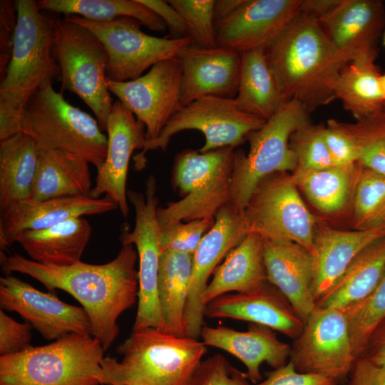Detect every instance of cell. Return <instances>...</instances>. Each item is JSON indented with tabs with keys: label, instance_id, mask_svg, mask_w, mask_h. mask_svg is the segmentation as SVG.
Segmentation results:
<instances>
[{
	"label": "cell",
	"instance_id": "6da1fadb",
	"mask_svg": "<svg viewBox=\"0 0 385 385\" xmlns=\"http://www.w3.org/2000/svg\"><path fill=\"white\" fill-rule=\"evenodd\" d=\"M121 244L116 257L102 265L80 261L60 267L41 264L17 253L6 256L1 251V269L4 274H27L52 292L61 289L71 294L87 312L93 337L107 350L118 335V317L137 302L138 296L137 250L133 245Z\"/></svg>",
	"mask_w": 385,
	"mask_h": 385
},
{
	"label": "cell",
	"instance_id": "7a4b0ae2",
	"mask_svg": "<svg viewBox=\"0 0 385 385\" xmlns=\"http://www.w3.org/2000/svg\"><path fill=\"white\" fill-rule=\"evenodd\" d=\"M265 53L287 99L298 101L309 113L335 99L336 83L346 63L317 19L299 12Z\"/></svg>",
	"mask_w": 385,
	"mask_h": 385
},
{
	"label": "cell",
	"instance_id": "3957f363",
	"mask_svg": "<svg viewBox=\"0 0 385 385\" xmlns=\"http://www.w3.org/2000/svg\"><path fill=\"white\" fill-rule=\"evenodd\" d=\"M17 25L10 62L0 83V140L20 131L24 111L46 81L60 74L53 54V19L37 1L16 0Z\"/></svg>",
	"mask_w": 385,
	"mask_h": 385
},
{
	"label": "cell",
	"instance_id": "277c9868",
	"mask_svg": "<svg viewBox=\"0 0 385 385\" xmlns=\"http://www.w3.org/2000/svg\"><path fill=\"white\" fill-rule=\"evenodd\" d=\"M206 346L156 328L133 331L116 349L121 361L104 358L105 384L190 385Z\"/></svg>",
	"mask_w": 385,
	"mask_h": 385
},
{
	"label": "cell",
	"instance_id": "5b68a950",
	"mask_svg": "<svg viewBox=\"0 0 385 385\" xmlns=\"http://www.w3.org/2000/svg\"><path fill=\"white\" fill-rule=\"evenodd\" d=\"M105 349L91 335L71 334L0 356V385H103Z\"/></svg>",
	"mask_w": 385,
	"mask_h": 385
},
{
	"label": "cell",
	"instance_id": "8992f818",
	"mask_svg": "<svg viewBox=\"0 0 385 385\" xmlns=\"http://www.w3.org/2000/svg\"><path fill=\"white\" fill-rule=\"evenodd\" d=\"M235 148L206 153L186 149L175 158L173 185L183 198L157 210L160 229L178 222L214 219L231 202Z\"/></svg>",
	"mask_w": 385,
	"mask_h": 385
},
{
	"label": "cell",
	"instance_id": "52a82bcc",
	"mask_svg": "<svg viewBox=\"0 0 385 385\" xmlns=\"http://www.w3.org/2000/svg\"><path fill=\"white\" fill-rule=\"evenodd\" d=\"M20 131L31 136L41 149L76 153L100 168L105 162L108 138L98 120L70 104L52 81L42 84L27 103Z\"/></svg>",
	"mask_w": 385,
	"mask_h": 385
},
{
	"label": "cell",
	"instance_id": "ba28073f",
	"mask_svg": "<svg viewBox=\"0 0 385 385\" xmlns=\"http://www.w3.org/2000/svg\"><path fill=\"white\" fill-rule=\"evenodd\" d=\"M311 123L309 112L298 101H284L262 128L250 133V150H235L231 204L242 212L260 182L277 173L293 172L297 160L289 146L292 134Z\"/></svg>",
	"mask_w": 385,
	"mask_h": 385
},
{
	"label": "cell",
	"instance_id": "9c48e42d",
	"mask_svg": "<svg viewBox=\"0 0 385 385\" xmlns=\"http://www.w3.org/2000/svg\"><path fill=\"white\" fill-rule=\"evenodd\" d=\"M53 54L62 90L77 95L106 131L114 102L106 83L108 56L103 43L86 27L65 17L54 19Z\"/></svg>",
	"mask_w": 385,
	"mask_h": 385
},
{
	"label": "cell",
	"instance_id": "30bf717a",
	"mask_svg": "<svg viewBox=\"0 0 385 385\" xmlns=\"http://www.w3.org/2000/svg\"><path fill=\"white\" fill-rule=\"evenodd\" d=\"M288 173H277L262 180L252 194L242 215L248 230L264 240L291 241L314 257L317 224Z\"/></svg>",
	"mask_w": 385,
	"mask_h": 385
},
{
	"label": "cell",
	"instance_id": "8fae6325",
	"mask_svg": "<svg viewBox=\"0 0 385 385\" xmlns=\"http://www.w3.org/2000/svg\"><path fill=\"white\" fill-rule=\"evenodd\" d=\"M65 18L90 30L103 43L108 56L106 78L117 82L131 81L155 63L176 58L180 51L193 43L190 36L157 37L140 29L135 19L120 17L95 21L78 15Z\"/></svg>",
	"mask_w": 385,
	"mask_h": 385
},
{
	"label": "cell",
	"instance_id": "7c38bea8",
	"mask_svg": "<svg viewBox=\"0 0 385 385\" xmlns=\"http://www.w3.org/2000/svg\"><path fill=\"white\" fill-rule=\"evenodd\" d=\"M266 121L241 111L235 98L205 96L183 106L167 123L158 138L146 141L144 148L135 157L136 169L145 167V155L148 150H165L171 138L185 130H197L205 138L204 145L199 150L206 153L224 147L237 146L243 143L247 135L257 130Z\"/></svg>",
	"mask_w": 385,
	"mask_h": 385
},
{
	"label": "cell",
	"instance_id": "4fadbf2b",
	"mask_svg": "<svg viewBox=\"0 0 385 385\" xmlns=\"http://www.w3.org/2000/svg\"><path fill=\"white\" fill-rule=\"evenodd\" d=\"M127 196L135 210V226L132 231L123 230L120 240L121 243L135 245L139 262L138 309L133 331L153 327L169 332L158 295L161 250L155 177L151 175L146 180L145 194L129 190Z\"/></svg>",
	"mask_w": 385,
	"mask_h": 385
},
{
	"label": "cell",
	"instance_id": "5bb4252c",
	"mask_svg": "<svg viewBox=\"0 0 385 385\" xmlns=\"http://www.w3.org/2000/svg\"><path fill=\"white\" fill-rule=\"evenodd\" d=\"M356 358L342 309L317 307L293 340L289 361L301 373L319 374L346 382Z\"/></svg>",
	"mask_w": 385,
	"mask_h": 385
},
{
	"label": "cell",
	"instance_id": "9a60e30c",
	"mask_svg": "<svg viewBox=\"0 0 385 385\" xmlns=\"http://www.w3.org/2000/svg\"><path fill=\"white\" fill-rule=\"evenodd\" d=\"M182 78L176 57L155 63L136 79L117 82L106 78V83L111 93L144 124L146 141H151L182 108Z\"/></svg>",
	"mask_w": 385,
	"mask_h": 385
},
{
	"label": "cell",
	"instance_id": "2e32d148",
	"mask_svg": "<svg viewBox=\"0 0 385 385\" xmlns=\"http://www.w3.org/2000/svg\"><path fill=\"white\" fill-rule=\"evenodd\" d=\"M248 230L242 215L231 202L215 216V223L192 254V272L184 315L185 336L198 339L204 326L202 294L220 262L237 246Z\"/></svg>",
	"mask_w": 385,
	"mask_h": 385
},
{
	"label": "cell",
	"instance_id": "e0dca14e",
	"mask_svg": "<svg viewBox=\"0 0 385 385\" xmlns=\"http://www.w3.org/2000/svg\"><path fill=\"white\" fill-rule=\"evenodd\" d=\"M0 306L19 314L48 341L71 334L93 336L90 318L83 307L41 292L11 274L0 278Z\"/></svg>",
	"mask_w": 385,
	"mask_h": 385
},
{
	"label": "cell",
	"instance_id": "ac0fdd59",
	"mask_svg": "<svg viewBox=\"0 0 385 385\" xmlns=\"http://www.w3.org/2000/svg\"><path fill=\"white\" fill-rule=\"evenodd\" d=\"M319 22L333 48L346 64L376 61L385 25V7L379 0H339Z\"/></svg>",
	"mask_w": 385,
	"mask_h": 385
},
{
	"label": "cell",
	"instance_id": "d6986e66",
	"mask_svg": "<svg viewBox=\"0 0 385 385\" xmlns=\"http://www.w3.org/2000/svg\"><path fill=\"white\" fill-rule=\"evenodd\" d=\"M106 132L107 154L97 170L95 186L90 197L100 198L105 194L119 208L122 215L129 213L126 182L130 160L135 150H143L146 142L145 127L118 100L109 114Z\"/></svg>",
	"mask_w": 385,
	"mask_h": 385
},
{
	"label": "cell",
	"instance_id": "ffe728a7",
	"mask_svg": "<svg viewBox=\"0 0 385 385\" xmlns=\"http://www.w3.org/2000/svg\"><path fill=\"white\" fill-rule=\"evenodd\" d=\"M301 0H245L215 24L217 45L240 53L272 43L300 12Z\"/></svg>",
	"mask_w": 385,
	"mask_h": 385
},
{
	"label": "cell",
	"instance_id": "44dd1931",
	"mask_svg": "<svg viewBox=\"0 0 385 385\" xmlns=\"http://www.w3.org/2000/svg\"><path fill=\"white\" fill-rule=\"evenodd\" d=\"M205 317L250 322L278 331L293 340L301 334L305 324L288 299L269 282L250 292L215 298L206 305Z\"/></svg>",
	"mask_w": 385,
	"mask_h": 385
},
{
	"label": "cell",
	"instance_id": "7402d4cb",
	"mask_svg": "<svg viewBox=\"0 0 385 385\" xmlns=\"http://www.w3.org/2000/svg\"><path fill=\"white\" fill-rule=\"evenodd\" d=\"M177 57L183 71L182 107L205 96L235 98L240 76V52L192 43L183 48Z\"/></svg>",
	"mask_w": 385,
	"mask_h": 385
},
{
	"label": "cell",
	"instance_id": "603a6c76",
	"mask_svg": "<svg viewBox=\"0 0 385 385\" xmlns=\"http://www.w3.org/2000/svg\"><path fill=\"white\" fill-rule=\"evenodd\" d=\"M117 208L106 196L93 198L76 195L20 201L1 212V251L7 250L22 232L45 229L73 217L101 215Z\"/></svg>",
	"mask_w": 385,
	"mask_h": 385
},
{
	"label": "cell",
	"instance_id": "cb8c5ba5",
	"mask_svg": "<svg viewBox=\"0 0 385 385\" xmlns=\"http://www.w3.org/2000/svg\"><path fill=\"white\" fill-rule=\"evenodd\" d=\"M262 242L268 282L282 292L305 323L317 307L311 289L313 255L291 241L262 239Z\"/></svg>",
	"mask_w": 385,
	"mask_h": 385
},
{
	"label": "cell",
	"instance_id": "d4e9b609",
	"mask_svg": "<svg viewBox=\"0 0 385 385\" xmlns=\"http://www.w3.org/2000/svg\"><path fill=\"white\" fill-rule=\"evenodd\" d=\"M200 337L205 346L220 349L240 359L247 369L249 381H262L260 366L266 362L273 369L287 363L291 346L279 340L272 329L251 324L247 331H237L225 326H203Z\"/></svg>",
	"mask_w": 385,
	"mask_h": 385
},
{
	"label": "cell",
	"instance_id": "484cf974",
	"mask_svg": "<svg viewBox=\"0 0 385 385\" xmlns=\"http://www.w3.org/2000/svg\"><path fill=\"white\" fill-rule=\"evenodd\" d=\"M385 236V223L366 230L334 229L317 224L314 236V273L312 292L317 302L365 247Z\"/></svg>",
	"mask_w": 385,
	"mask_h": 385
},
{
	"label": "cell",
	"instance_id": "4316f807",
	"mask_svg": "<svg viewBox=\"0 0 385 385\" xmlns=\"http://www.w3.org/2000/svg\"><path fill=\"white\" fill-rule=\"evenodd\" d=\"M212 275L202 297L205 307L221 295L250 292L268 282L262 237L248 233L227 255Z\"/></svg>",
	"mask_w": 385,
	"mask_h": 385
},
{
	"label": "cell",
	"instance_id": "83f0119b",
	"mask_svg": "<svg viewBox=\"0 0 385 385\" xmlns=\"http://www.w3.org/2000/svg\"><path fill=\"white\" fill-rule=\"evenodd\" d=\"M91 232L86 219L73 217L45 229L22 232L15 242L32 260L64 267L81 261Z\"/></svg>",
	"mask_w": 385,
	"mask_h": 385
},
{
	"label": "cell",
	"instance_id": "f1b7e54d",
	"mask_svg": "<svg viewBox=\"0 0 385 385\" xmlns=\"http://www.w3.org/2000/svg\"><path fill=\"white\" fill-rule=\"evenodd\" d=\"M89 163L73 153L40 148L30 198L45 200L64 196H90L92 180Z\"/></svg>",
	"mask_w": 385,
	"mask_h": 385
},
{
	"label": "cell",
	"instance_id": "f546056e",
	"mask_svg": "<svg viewBox=\"0 0 385 385\" xmlns=\"http://www.w3.org/2000/svg\"><path fill=\"white\" fill-rule=\"evenodd\" d=\"M287 100L267 61L265 48L242 52L239 87L235 98L237 107L267 121Z\"/></svg>",
	"mask_w": 385,
	"mask_h": 385
},
{
	"label": "cell",
	"instance_id": "4dcf8cb0",
	"mask_svg": "<svg viewBox=\"0 0 385 385\" xmlns=\"http://www.w3.org/2000/svg\"><path fill=\"white\" fill-rule=\"evenodd\" d=\"M39 150L23 132L0 140V212L31 197Z\"/></svg>",
	"mask_w": 385,
	"mask_h": 385
},
{
	"label": "cell",
	"instance_id": "1f68e13d",
	"mask_svg": "<svg viewBox=\"0 0 385 385\" xmlns=\"http://www.w3.org/2000/svg\"><path fill=\"white\" fill-rule=\"evenodd\" d=\"M385 272V236L365 247L317 302L319 307H345L368 295Z\"/></svg>",
	"mask_w": 385,
	"mask_h": 385
},
{
	"label": "cell",
	"instance_id": "d6a6232c",
	"mask_svg": "<svg viewBox=\"0 0 385 385\" xmlns=\"http://www.w3.org/2000/svg\"><path fill=\"white\" fill-rule=\"evenodd\" d=\"M192 255L162 251L160 257L158 295L169 332L185 336L184 315L192 272Z\"/></svg>",
	"mask_w": 385,
	"mask_h": 385
},
{
	"label": "cell",
	"instance_id": "836d02e7",
	"mask_svg": "<svg viewBox=\"0 0 385 385\" xmlns=\"http://www.w3.org/2000/svg\"><path fill=\"white\" fill-rule=\"evenodd\" d=\"M381 74L374 61H351L342 69L334 89L335 98L356 120L364 119L384 106Z\"/></svg>",
	"mask_w": 385,
	"mask_h": 385
},
{
	"label": "cell",
	"instance_id": "e575fe53",
	"mask_svg": "<svg viewBox=\"0 0 385 385\" xmlns=\"http://www.w3.org/2000/svg\"><path fill=\"white\" fill-rule=\"evenodd\" d=\"M358 163L346 166L294 171L292 179L309 201L323 213L333 214L344 210L351 198Z\"/></svg>",
	"mask_w": 385,
	"mask_h": 385
},
{
	"label": "cell",
	"instance_id": "d590c367",
	"mask_svg": "<svg viewBox=\"0 0 385 385\" xmlns=\"http://www.w3.org/2000/svg\"><path fill=\"white\" fill-rule=\"evenodd\" d=\"M39 9L66 15H78L95 21H108L120 17L139 21L150 30L165 32V22L140 0H39Z\"/></svg>",
	"mask_w": 385,
	"mask_h": 385
},
{
	"label": "cell",
	"instance_id": "8d00e7d4",
	"mask_svg": "<svg viewBox=\"0 0 385 385\" xmlns=\"http://www.w3.org/2000/svg\"><path fill=\"white\" fill-rule=\"evenodd\" d=\"M351 198L354 230L370 229L385 223V175L358 163Z\"/></svg>",
	"mask_w": 385,
	"mask_h": 385
},
{
	"label": "cell",
	"instance_id": "74e56055",
	"mask_svg": "<svg viewBox=\"0 0 385 385\" xmlns=\"http://www.w3.org/2000/svg\"><path fill=\"white\" fill-rule=\"evenodd\" d=\"M328 122L353 141L359 164L385 175V106L376 113L354 123L334 119Z\"/></svg>",
	"mask_w": 385,
	"mask_h": 385
},
{
	"label": "cell",
	"instance_id": "f35d334b",
	"mask_svg": "<svg viewBox=\"0 0 385 385\" xmlns=\"http://www.w3.org/2000/svg\"><path fill=\"white\" fill-rule=\"evenodd\" d=\"M342 309L357 359L364 356L372 333L385 319V272L368 295Z\"/></svg>",
	"mask_w": 385,
	"mask_h": 385
},
{
	"label": "cell",
	"instance_id": "ab89813d",
	"mask_svg": "<svg viewBox=\"0 0 385 385\" xmlns=\"http://www.w3.org/2000/svg\"><path fill=\"white\" fill-rule=\"evenodd\" d=\"M324 128L323 125L309 123L292 134L289 146L297 160L294 171L318 170L334 166L324 140Z\"/></svg>",
	"mask_w": 385,
	"mask_h": 385
},
{
	"label": "cell",
	"instance_id": "60d3db41",
	"mask_svg": "<svg viewBox=\"0 0 385 385\" xmlns=\"http://www.w3.org/2000/svg\"><path fill=\"white\" fill-rule=\"evenodd\" d=\"M215 0H169L185 21L193 44L205 47L217 46L214 18Z\"/></svg>",
	"mask_w": 385,
	"mask_h": 385
},
{
	"label": "cell",
	"instance_id": "b9f144b4",
	"mask_svg": "<svg viewBox=\"0 0 385 385\" xmlns=\"http://www.w3.org/2000/svg\"><path fill=\"white\" fill-rule=\"evenodd\" d=\"M215 223L214 219L178 222L160 229V250L192 255L204 235Z\"/></svg>",
	"mask_w": 385,
	"mask_h": 385
},
{
	"label": "cell",
	"instance_id": "7bdbcfd3",
	"mask_svg": "<svg viewBox=\"0 0 385 385\" xmlns=\"http://www.w3.org/2000/svg\"><path fill=\"white\" fill-rule=\"evenodd\" d=\"M190 385H250L246 373L233 366L220 354L204 361L197 367Z\"/></svg>",
	"mask_w": 385,
	"mask_h": 385
},
{
	"label": "cell",
	"instance_id": "ee69618b",
	"mask_svg": "<svg viewBox=\"0 0 385 385\" xmlns=\"http://www.w3.org/2000/svg\"><path fill=\"white\" fill-rule=\"evenodd\" d=\"M31 325L20 323L0 309V356L22 352L31 346Z\"/></svg>",
	"mask_w": 385,
	"mask_h": 385
},
{
	"label": "cell",
	"instance_id": "f6af8a7d",
	"mask_svg": "<svg viewBox=\"0 0 385 385\" xmlns=\"http://www.w3.org/2000/svg\"><path fill=\"white\" fill-rule=\"evenodd\" d=\"M266 379L255 385H339L330 377L319 374L301 373L289 361L284 366L265 372Z\"/></svg>",
	"mask_w": 385,
	"mask_h": 385
},
{
	"label": "cell",
	"instance_id": "bcb514c9",
	"mask_svg": "<svg viewBox=\"0 0 385 385\" xmlns=\"http://www.w3.org/2000/svg\"><path fill=\"white\" fill-rule=\"evenodd\" d=\"M17 25V10L15 1H0V71L5 73L10 62L14 38Z\"/></svg>",
	"mask_w": 385,
	"mask_h": 385
},
{
	"label": "cell",
	"instance_id": "7dc6e473",
	"mask_svg": "<svg viewBox=\"0 0 385 385\" xmlns=\"http://www.w3.org/2000/svg\"><path fill=\"white\" fill-rule=\"evenodd\" d=\"M324 138L334 166L358 163V152L353 141L328 121L324 128Z\"/></svg>",
	"mask_w": 385,
	"mask_h": 385
},
{
	"label": "cell",
	"instance_id": "c3c4849f",
	"mask_svg": "<svg viewBox=\"0 0 385 385\" xmlns=\"http://www.w3.org/2000/svg\"><path fill=\"white\" fill-rule=\"evenodd\" d=\"M346 385H385V367L365 357L359 358L353 365Z\"/></svg>",
	"mask_w": 385,
	"mask_h": 385
},
{
	"label": "cell",
	"instance_id": "681fc988",
	"mask_svg": "<svg viewBox=\"0 0 385 385\" xmlns=\"http://www.w3.org/2000/svg\"><path fill=\"white\" fill-rule=\"evenodd\" d=\"M140 1L156 14L171 32L178 35L179 37L189 36L187 25L183 17L168 1L140 0Z\"/></svg>",
	"mask_w": 385,
	"mask_h": 385
},
{
	"label": "cell",
	"instance_id": "f907efd6",
	"mask_svg": "<svg viewBox=\"0 0 385 385\" xmlns=\"http://www.w3.org/2000/svg\"><path fill=\"white\" fill-rule=\"evenodd\" d=\"M372 363L385 367V319L372 333L364 356Z\"/></svg>",
	"mask_w": 385,
	"mask_h": 385
},
{
	"label": "cell",
	"instance_id": "816d5d0a",
	"mask_svg": "<svg viewBox=\"0 0 385 385\" xmlns=\"http://www.w3.org/2000/svg\"><path fill=\"white\" fill-rule=\"evenodd\" d=\"M339 0H301L300 12L317 20L330 11Z\"/></svg>",
	"mask_w": 385,
	"mask_h": 385
},
{
	"label": "cell",
	"instance_id": "f5cc1de1",
	"mask_svg": "<svg viewBox=\"0 0 385 385\" xmlns=\"http://www.w3.org/2000/svg\"><path fill=\"white\" fill-rule=\"evenodd\" d=\"M245 0H215L214 6L215 23L224 19L240 7Z\"/></svg>",
	"mask_w": 385,
	"mask_h": 385
},
{
	"label": "cell",
	"instance_id": "db71d44e",
	"mask_svg": "<svg viewBox=\"0 0 385 385\" xmlns=\"http://www.w3.org/2000/svg\"><path fill=\"white\" fill-rule=\"evenodd\" d=\"M380 82L385 103V73L381 74Z\"/></svg>",
	"mask_w": 385,
	"mask_h": 385
},
{
	"label": "cell",
	"instance_id": "11a10c76",
	"mask_svg": "<svg viewBox=\"0 0 385 385\" xmlns=\"http://www.w3.org/2000/svg\"><path fill=\"white\" fill-rule=\"evenodd\" d=\"M383 43L385 46V32L384 34V38H383Z\"/></svg>",
	"mask_w": 385,
	"mask_h": 385
},
{
	"label": "cell",
	"instance_id": "9f6ffc18",
	"mask_svg": "<svg viewBox=\"0 0 385 385\" xmlns=\"http://www.w3.org/2000/svg\"><path fill=\"white\" fill-rule=\"evenodd\" d=\"M132 385H145V384H132Z\"/></svg>",
	"mask_w": 385,
	"mask_h": 385
}]
</instances>
